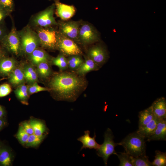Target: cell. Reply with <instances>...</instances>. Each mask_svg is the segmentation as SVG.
<instances>
[{"label": "cell", "instance_id": "6da1fadb", "mask_svg": "<svg viewBox=\"0 0 166 166\" xmlns=\"http://www.w3.org/2000/svg\"><path fill=\"white\" fill-rule=\"evenodd\" d=\"M88 83L85 76L74 71H62L52 77L49 89L58 100L73 102L85 89Z\"/></svg>", "mask_w": 166, "mask_h": 166}, {"label": "cell", "instance_id": "7a4b0ae2", "mask_svg": "<svg viewBox=\"0 0 166 166\" xmlns=\"http://www.w3.org/2000/svg\"><path fill=\"white\" fill-rule=\"evenodd\" d=\"M145 139L136 131L129 134L117 144L122 146L125 152L129 155L136 157L146 155Z\"/></svg>", "mask_w": 166, "mask_h": 166}, {"label": "cell", "instance_id": "3957f363", "mask_svg": "<svg viewBox=\"0 0 166 166\" xmlns=\"http://www.w3.org/2000/svg\"><path fill=\"white\" fill-rule=\"evenodd\" d=\"M104 140L103 143L100 144L97 150V155L102 157L105 165H107L109 158L112 154H115V148L117 145L113 140L114 136L110 129L108 128L104 135Z\"/></svg>", "mask_w": 166, "mask_h": 166}, {"label": "cell", "instance_id": "277c9868", "mask_svg": "<svg viewBox=\"0 0 166 166\" xmlns=\"http://www.w3.org/2000/svg\"><path fill=\"white\" fill-rule=\"evenodd\" d=\"M57 47L64 55L70 56L82 54L81 49L74 41L61 34L58 36Z\"/></svg>", "mask_w": 166, "mask_h": 166}, {"label": "cell", "instance_id": "5b68a950", "mask_svg": "<svg viewBox=\"0 0 166 166\" xmlns=\"http://www.w3.org/2000/svg\"><path fill=\"white\" fill-rule=\"evenodd\" d=\"M99 39L97 31L91 25L85 23L80 26L78 41L84 45L93 43Z\"/></svg>", "mask_w": 166, "mask_h": 166}, {"label": "cell", "instance_id": "8992f818", "mask_svg": "<svg viewBox=\"0 0 166 166\" xmlns=\"http://www.w3.org/2000/svg\"><path fill=\"white\" fill-rule=\"evenodd\" d=\"M38 35L41 42L45 47L50 49L57 47L58 36L54 30L41 29L39 30Z\"/></svg>", "mask_w": 166, "mask_h": 166}, {"label": "cell", "instance_id": "52a82bcc", "mask_svg": "<svg viewBox=\"0 0 166 166\" xmlns=\"http://www.w3.org/2000/svg\"><path fill=\"white\" fill-rule=\"evenodd\" d=\"M55 5L53 4L39 14L35 18L34 22L38 25L46 27L56 24L53 17Z\"/></svg>", "mask_w": 166, "mask_h": 166}, {"label": "cell", "instance_id": "ba28073f", "mask_svg": "<svg viewBox=\"0 0 166 166\" xmlns=\"http://www.w3.org/2000/svg\"><path fill=\"white\" fill-rule=\"evenodd\" d=\"M80 26L78 22L71 21L62 22L60 26L61 34L74 42L78 41Z\"/></svg>", "mask_w": 166, "mask_h": 166}, {"label": "cell", "instance_id": "9c48e42d", "mask_svg": "<svg viewBox=\"0 0 166 166\" xmlns=\"http://www.w3.org/2000/svg\"><path fill=\"white\" fill-rule=\"evenodd\" d=\"M88 57L101 67L106 61L108 54L105 49L102 46L96 45L92 47L88 53Z\"/></svg>", "mask_w": 166, "mask_h": 166}, {"label": "cell", "instance_id": "30bf717a", "mask_svg": "<svg viewBox=\"0 0 166 166\" xmlns=\"http://www.w3.org/2000/svg\"><path fill=\"white\" fill-rule=\"evenodd\" d=\"M13 53L17 55L19 53L20 42L16 31L13 27L10 32L1 42Z\"/></svg>", "mask_w": 166, "mask_h": 166}, {"label": "cell", "instance_id": "8fae6325", "mask_svg": "<svg viewBox=\"0 0 166 166\" xmlns=\"http://www.w3.org/2000/svg\"><path fill=\"white\" fill-rule=\"evenodd\" d=\"M22 46L26 53H31L36 49L38 42L36 37L30 31L24 33L22 37Z\"/></svg>", "mask_w": 166, "mask_h": 166}, {"label": "cell", "instance_id": "7c38bea8", "mask_svg": "<svg viewBox=\"0 0 166 166\" xmlns=\"http://www.w3.org/2000/svg\"><path fill=\"white\" fill-rule=\"evenodd\" d=\"M55 5L58 15L63 20L69 19L75 13V8L73 5L62 3L58 0L55 1Z\"/></svg>", "mask_w": 166, "mask_h": 166}, {"label": "cell", "instance_id": "4fadbf2b", "mask_svg": "<svg viewBox=\"0 0 166 166\" xmlns=\"http://www.w3.org/2000/svg\"><path fill=\"white\" fill-rule=\"evenodd\" d=\"M151 106L156 118L158 119H166V101L164 97L157 99Z\"/></svg>", "mask_w": 166, "mask_h": 166}, {"label": "cell", "instance_id": "5bb4252c", "mask_svg": "<svg viewBox=\"0 0 166 166\" xmlns=\"http://www.w3.org/2000/svg\"><path fill=\"white\" fill-rule=\"evenodd\" d=\"M166 119H158L156 127L147 141L165 140H166Z\"/></svg>", "mask_w": 166, "mask_h": 166}, {"label": "cell", "instance_id": "9a60e30c", "mask_svg": "<svg viewBox=\"0 0 166 166\" xmlns=\"http://www.w3.org/2000/svg\"><path fill=\"white\" fill-rule=\"evenodd\" d=\"M84 133V135L77 139L78 141L81 142L82 144L80 150L84 148L94 149L97 150L99 148L100 144L97 143L96 141V136L95 132L93 137L90 136V132L89 130L85 131Z\"/></svg>", "mask_w": 166, "mask_h": 166}, {"label": "cell", "instance_id": "2e32d148", "mask_svg": "<svg viewBox=\"0 0 166 166\" xmlns=\"http://www.w3.org/2000/svg\"><path fill=\"white\" fill-rule=\"evenodd\" d=\"M13 160V156L11 150L0 140V166H11Z\"/></svg>", "mask_w": 166, "mask_h": 166}, {"label": "cell", "instance_id": "e0dca14e", "mask_svg": "<svg viewBox=\"0 0 166 166\" xmlns=\"http://www.w3.org/2000/svg\"><path fill=\"white\" fill-rule=\"evenodd\" d=\"M101 67L89 58L84 60L83 63L75 71L77 74L85 76L88 73L99 69Z\"/></svg>", "mask_w": 166, "mask_h": 166}, {"label": "cell", "instance_id": "ac0fdd59", "mask_svg": "<svg viewBox=\"0 0 166 166\" xmlns=\"http://www.w3.org/2000/svg\"><path fill=\"white\" fill-rule=\"evenodd\" d=\"M139 128L142 127L148 123L155 117L151 106L139 112Z\"/></svg>", "mask_w": 166, "mask_h": 166}, {"label": "cell", "instance_id": "d6986e66", "mask_svg": "<svg viewBox=\"0 0 166 166\" xmlns=\"http://www.w3.org/2000/svg\"><path fill=\"white\" fill-rule=\"evenodd\" d=\"M158 119L155 117L145 126L139 128L136 131L145 138H148L153 133L156 126Z\"/></svg>", "mask_w": 166, "mask_h": 166}, {"label": "cell", "instance_id": "ffe728a7", "mask_svg": "<svg viewBox=\"0 0 166 166\" xmlns=\"http://www.w3.org/2000/svg\"><path fill=\"white\" fill-rule=\"evenodd\" d=\"M15 65L12 59L2 57L0 59V73L4 75L9 74L12 72Z\"/></svg>", "mask_w": 166, "mask_h": 166}, {"label": "cell", "instance_id": "44dd1931", "mask_svg": "<svg viewBox=\"0 0 166 166\" xmlns=\"http://www.w3.org/2000/svg\"><path fill=\"white\" fill-rule=\"evenodd\" d=\"M29 122L33 129L34 134L38 136L46 135L47 128L43 122L32 119Z\"/></svg>", "mask_w": 166, "mask_h": 166}, {"label": "cell", "instance_id": "7402d4cb", "mask_svg": "<svg viewBox=\"0 0 166 166\" xmlns=\"http://www.w3.org/2000/svg\"><path fill=\"white\" fill-rule=\"evenodd\" d=\"M24 78V72L21 69L17 68L11 72L9 81L12 84L17 85L22 83Z\"/></svg>", "mask_w": 166, "mask_h": 166}, {"label": "cell", "instance_id": "603a6c76", "mask_svg": "<svg viewBox=\"0 0 166 166\" xmlns=\"http://www.w3.org/2000/svg\"><path fill=\"white\" fill-rule=\"evenodd\" d=\"M67 59L68 68L73 71L76 70L84 61L81 55H79L70 56Z\"/></svg>", "mask_w": 166, "mask_h": 166}, {"label": "cell", "instance_id": "cb8c5ba5", "mask_svg": "<svg viewBox=\"0 0 166 166\" xmlns=\"http://www.w3.org/2000/svg\"><path fill=\"white\" fill-rule=\"evenodd\" d=\"M31 58L34 64L38 65L42 62L47 61L48 57L43 51L35 49L31 53Z\"/></svg>", "mask_w": 166, "mask_h": 166}, {"label": "cell", "instance_id": "d4e9b609", "mask_svg": "<svg viewBox=\"0 0 166 166\" xmlns=\"http://www.w3.org/2000/svg\"><path fill=\"white\" fill-rule=\"evenodd\" d=\"M116 155L120 160L119 166H133L132 162V156L125 152H121L117 153Z\"/></svg>", "mask_w": 166, "mask_h": 166}, {"label": "cell", "instance_id": "484cf974", "mask_svg": "<svg viewBox=\"0 0 166 166\" xmlns=\"http://www.w3.org/2000/svg\"><path fill=\"white\" fill-rule=\"evenodd\" d=\"M52 63L57 66L62 71L68 68L67 59L62 54L54 58L52 61Z\"/></svg>", "mask_w": 166, "mask_h": 166}, {"label": "cell", "instance_id": "4316f807", "mask_svg": "<svg viewBox=\"0 0 166 166\" xmlns=\"http://www.w3.org/2000/svg\"><path fill=\"white\" fill-rule=\"evenodd\" d=\"M38 70L39 74L43 78L48 77L51 73V69L47 61L42 62L38 64Z\"/></svg>", "mask_w": 166, "mask_h": 166}, {"label": "cell", "instance_id": "83f0119b", "mask_svg": "<svg viewBox=\"0 0 166 166\" xmlns=\"http://www.w3.org/2000/svg\"><path fill=\"white\" fill-rule=\"evenodd\" d=\"M152 166H165L166 165V153L159 150L155 151V159L151 162Z\"/></svg>", "mask_w": 166, "mask_h": 166}, {"label": "cell", "instance_id": "f1b7e54d", "mask_svg": "<svg viewBox=\"0 0 166 166\" xmlns=\"http://www.w3.org/2000/svg\"><path fill=\"white\" fill-rule=\"evenodd\" d=\"M46 135L38 136L34 134L29 135L26 145L28 147H34L39 145Z\"/></svg>", "mask_w": 166, "mask_h": 166}, {"label": "cell", "instance_id": "f546056e", "mask_svg": "<svg viewBox=\"0 0 166 166\" xmlns=\"http://www.w3.org/2000/svg\"><path fill=\"white\" fill-rule=\"evenodd\" d=\"M133 166H151L152 163L149 161L146 155L140 156L136 157L132 156Z\"/></svg>", "mask_w": 166, "mask_h": 166}, {"label": "cell", "instance_id": "4dcf8cb0", "mask_svg": "<svg viewBox=\"0 0 166 166\" xmlns=\"http://www.w3.org/2000/svg\"><path fill=\"white\" fill-rule=\"evenodd\" d=\"M25 78L28 81L34 82L37 79V75L34 69L31 66L26 67L24 70Z\"/></svg>", "mask_w": 166, "mask_h": 166}, {"label": "cell", "instance_id": "1f68e13d", "mask_svg": "<svg viewBox=\"0 0 166 166\" xmlns=\"http://www.w3.org/2000/svg\"><path fill=\"white\" fill-rule=\"evenodd\" d=\"M29 135L26 132L22 125L18 128L16 137L19 142L22 145H25L28 140Z\"/></svg>", "mask_w": 166, "mask_h": 166}, {"label": "cell", "instance_id": "d6a6232c", "mask_svg": "<svg viewBox=\"0 0 166 166\" xmlns=\"http://www.w3.org/2000/svg\"><path fill=\"white\" fill-rule=\"evenodd\" d=\"M28 88L25 85L20 86L16 90L15 94L17 97L21 100H26L28 97Z\"/></svg>", "mask_w": 166, "mask_h": 166}, {"label": "cell", "instance_id": "836d02e7", "mask_svg": "<svg viewBox=\"0 0 166 166\" xmlns=\"http://www.w3.org/2000/svg\"><path fill=\"white\" fill-rule=\"evenodd\" d=\"M50 90L49 88L41 86L35 83L30 86L28 89L29 93L30 94H33L39 92Z\"/></svg>", "mask_w": 166, "mask_h": 166}, {"label": "cell", "instance_id": "e575fe53", "mask_svg": "<svg viewBox=\"0 0 166 166\" xmlns=\"http://www.w3.org/2000/svg\"><path fill=\"white\" fill-rule=\"evenodd\" d=\"M13 5V0H0V7L7 12L12 10Z\"/></svg>", "mask_w": 166, "mask_h": 166}, {"label": "cell", "instance_id": "d590c367", "mask_svg": "<svg viewBox=\"0 0 166 166\" xmlns=\"http://www.w3.org/2000/svg\"><path fill=\"white\" fill-rule=\"evenodd\" d=\"M11 88L8 84L5 83L0 85V97H5L11 92Z\"/></svg>", "mask_w": 166, "mask_h": 166}, {"label": "cell", "instance_id": "8d00e7d4", "mask_svg": "<svg viewBox=\"0 0 166 166\" xmlns=\"http://www.w3.org/2000/svg\"><path fill=\"white\" fill-rule=\"evenodd\" d=\"M26 132L30 135L34 133L33 129L29 122L24 121L22 124Z\"/></svg>", "mask_w": 166, "mask_h": 166}, {"label": "cell", "instance_id": "74e56055", "mask_svg": "<svg viewBox=\"0 0 166 166\" xmlns=\"http://www.w3.org/2000/svg\"><path fill=\"white\" fill-rule=\"evenodd\" d=\"M0 23V41L2 42L3 38L6 36L5 33V30L2 24Z\"/></svg>", "mask_w": 166, "mask_h": 166}, {"label": "cell", "instance_id": "f35d334b", "mask_svg": "<svg viewBox=\"0 0 166 166\" xmlns=\"http://www.w3.org/2000/svg\"><path fill=\"white\" fill-rule=\"evenodd\" d=\"M8 12L0 7V23L2 22Z\"/></svg>", "mask_w": 166, "mask_h": 166}, {"label": "cell", "instance_id": "ab89813d", "mask_svg": "<svg viewBox=\"0 0 166 166\" xmlns=\"http://www.w3.org/2000/svg\"><path fill=\"white\" fill-rule=\"evenodd\" d=\"M7 122L5 117L0 118V131L7 125Z\"/></svg>", "mask_w": 166, "mask_h": 166}, {"label": "cell", "instance_id": "60d3db41", "mask_svg": "<svg viewBox=\"0 0 166 166\" xmlns=\"http://www.w3.org/2000/svg\"><path fill=\"white\" fill-rule=\"evenodd\" d=\"M6 113L3 107L0 105V118L5 117Z\"/></svg>", "mask_w": 166, "mask_h": 166}, {"label": "cell", "instance_id": "b9f144b4", "mask_svg": "<svg viewBox=\"0 0 166 166\" xmlns=\"http://www.w3.org/2000/svg\"><path fill=\"white\" fill-rule=\"evenodd\" d=\"M3 52L2 50L0 48V59L3 57Z\"/></svg>", "mask_w": 166, "mask_h": 166}]
</instances>
